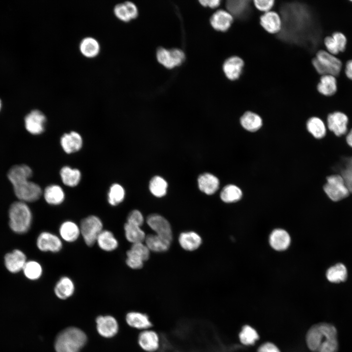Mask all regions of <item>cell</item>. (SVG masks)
<instances>
[{"label": "cell", "instance_id": "681fc988", "mask_svg": "<svg viewBox=\"0 0 352 352\" xmlns=\"http://www.w3.org/2000/svg\"><path fill=\"white\" fill-rule=\"evenodd\" d=\"M331 36L334 40L339 52L344 51L347 44V38L341 32H336Z\"/></svg>", "mask_w": 352, "mask_h": 352}, {"label": "cell", "instance_id": "ac0fdd59", "mask_svg": "<svg viewBox=\"0 0 352 352\" xmlns=\"http://www.w3.org/2000/svg\"><path fill=\"white\" fill-rule=\"evenodd\" d=\"M59 237L67 242H75L81 235L79 225L71 220L62 222L59 229Z\"/></svg>", "mask_w": 352, "mask_h": 352}, {"label": "cell", "instance_id": "9f6ffc18", "mask_svg": "<svg viewBox=\"0 0 352 352\" xmlns=\"http://www.w3.org/2000/svg\"><path fill=\"white\" fill-rule=\"evenodd\" d=\"M346 140L348 145L352 148V129L346 134Z\"/></svg>", "mask_w": 352, "mask_h": 352}, {"label": "cell", "instance_id": "7dc6e473", "mask_svg": "<svg viewBox=\"0 0 352 352\" xmlns=\"http://www.w3.org/2000/svg\"><path fill=\"white\" fill-rule=\"evenodd\" d=\"M127 222L132 225L141 227L144 222V218L142 214L137 210L132 211L127 217Z\"/></svg>", "mask_w": 352, "mask_h": 352}, {"label": "cell", "instance_id": "60d3db41", "mask_svg": "<svg viewBox=\"0 0 352 352\" xmlns=\"http://www.w3.org/2000/svg\"><path fill=\"white\" fill-rule=\"evenodd\" d=\"M22 270L26 277L31 280L39 279L43 273L41 265L35 261L26 262Z\"/></svg>", "mask_w": 352, "mask_h": 352}, {"label": "cell", "instance_id": "8d00e7d4", "mask_svg": "<svg viewBox=\"0 0 352 352\" xmlns=\"http://www.w3.org/2000/svg\"><path fill=\"white\" fill-rule=\"evenodd\" d=\"M242 190L233 184L225 186L220 194L221 199L226 203H232L239 200L242 197Z\"/></svg>", "mask_w": 352, "mask_h": 352}, {"label": "cell", "instance_id": "603a6c76", "mask_svg": "<svg viewBox=\"0 0 352 352\" xmlns=\"http://www.w3.org/2000/svg\"><path fill=\"white\" fill-rule=\"evenodd\" d=\"M138 343L144 351L154 352L159 347V338L155 332L153 330H145L139 335Z\"/></svg>", "mask_w": 352, "mask_h": 352}, {"label": "cell", "instance_id": "816d5d0a", "mask_svg": "<svg viewBox=\"0 0 352 352\" xmlns=\"http://www.w3.org/2000/svg\"><path fill=\"white\" fill-rule=\"evenodd\" d=\"M257 352H280L279 349L271 343H265L262 345Z\"/></svg>", "mask_w": 352, "mask_h": 352}, {"label": "cell", "instance_id": "7a4b0ae2", "mask_svg": "<svg viewBox=\"0 0 352 352\" xmlns=\"http://www.w3.org/2000/svg\"><path fill=\"white\" fill-rule=\"evenodd\" d=\"M87 341V335L82 330L70 327L63 330L57 336L54 348L56 352H80Z\"/></svg>", "mask_w": 352, "mask_h": 352}, {"label": "cell", "instance_id": "c3c4849f", "mask_svg": "<svg viewBox=\"0 0 352 352\" xmlns=\"http://www.w3.org/2000/svg\"><path fill=\"white\" fill-rule=\"evenodd\" d=\"M273 0H255L254 5L256 9L264 13L270 11L274 5Z\"/></svg>", "mask_w": 352, "mask_h": 352}, {"label": "cell", "instance_id": "30bf717a", "mask_svg": "<svg viewBox=\"0 0 352 352\" xmlns=\"http://www.w3.org/2000/svg\"><path fill=\"white\" fill-rule=\"evenodd\" d=\"M348 116L340 111L330 113L327 117L326 128L338 137L346 134L348 132Z\"/></svg>", "mask_w": 352, "mask_h": 352}, {"label": "cell", "instance_id": "9c48e42d", "mask_svg": "<svg viewBox=\"0 0 352 352\" xmlns=\"http://www.w3.org/2000/svg\"><path fill=\"white\" fill-rule=\"evenodd\" d=\"M36 245L41 251L57 253L62 249L63 242L59 236L51 232L44 231L39 235Z\"/></svg>", "mask_w": 352, "mask_h": 352}, {"label": "cell", "instance_id": "83f0119b", "mask_svg": "<svg viewBox=\"0 0 352 352\" xmlns=\"http://www.w3.org/2000/svg\"><path fill=\"white\" fill-rule=\"evenodd\" d=\"M318 91L327 97L333 95L337 91V81L335 76L327 74L322 75L317 86Z\"/></svg>", "mask_w": 352, "mask_h": 352}, {"label": "cell", "instance_id": "3957f363", "mask_svg": "<svg viewBox=\"0 0 352 352\" xmlns=\"http://www.w3.org/2000/svg\"><path fill=\"white\" fill-rule=\"evenodd\" d=\"M9 226L18 234L27 232L31 227L32 214L25 202L19 201L13 203L9 210Z\"/></svg>", "mask_w": 352, "mask_h": 352}, {"label": "cell", "instance_id": "4316f807", "mask_svg": "<svg viewBox=\"0 0 352 352\" xmlns=\"http://www.w3.org/2000/svg\"><path fill=\"white\" fill-rule=\"evenodd\" d=\"M96 243L102 250L111 252L118 246V242L114 234L110 230H103L98 236Z\"/></svg>", "mask_w": 352, "mask_h": 352}, {"label": "cell", "instance_id": "f907efd6", "mask_svg": "<svg viewBox=\"0 0 352 352\" xmlns=\"http://www.w3.org/2000/svg\"><path fill=\"white\" fill-rule=\"evenodd\" d=\"M324 44L330 53L336 55L339 52L337 45L332 36L326 37L324 39Z\"/></svg>", "mask_w": 352, "mask_h": 352}, {"label": "cell", "instance_id": "836d02e7", "mask_svg": "<svg viewBox=\"0 0 352 352\" xmlns=\"http://www.w3.org/2000/svg\"><path fill=\"white\" fill-rule=\"evenodd\" d=\"M240 122L242 127L249 132H255L262 126L261 117L256 113L246 111L241 117Z\"/></svg>", "mask_w": 352, "mask_h": 352}, {"label": "cell", "instance_id": "5b68a950", "mask_svg": "<svg viewBox=\"0 0 352 352\" xmlns=\"http://www.w3.org/2000/svg\"><path fill=\"white\" fill-rule=\"evenodd\" d=\"M326 181L323 187V191L332 202H340L350 195L341 175L337 174L330 176L327 177Z\"/></svg>", "mask_w": 352, "mask_h": 352}, {"label": "cell", "instance_id": "484cf974", "mask_svg": "<svg viewBox=\"0 0 352 352\" xmlns=\"http://www.w3.org/2000/svg\"><path fill=\"white\" fill-rule=\"evenodd\" d=\"M126 321L129 326L137 329H148L152 326L147 314L137 311L128 312L126 316Z\"/></svg>", "mask_w": 352, "mask_h": 352}, {"label": "cell", "instance_id": "cb8c5ba5", "mask_svg": "<svg viewBox=\"0 0 352 352\" xmlns=\"http://www.w3.org/2000/svg\"><path fill=\"white\" fill-rule=\"evenodd\" d=\"M55 295L60 299L65 300L70 297L75 291V285L71 278L62 277L56 283L54 289Z\"/></svg>", "mask_w": 352, "mask_h": 352}, {"label": "cell", "instance_id": "f1b7e54d", "mask_svg": "<svg viewBox=\"0 0 352 352\" xmlns=\"http://www.w3.org/2000/svg\"><path fill=\"white\" fill-rule=\"evenodd\" d=\"M44 197L48 204L58 205L64 201L65 195L61 187L53 184L45 188L44 192Z\"/></svg>", "mask_w": 352, "mask_h": 352}, {"label": "cell", "instance_id": "5bb4252c", "mask_svg": "<svg viewBox=\"0 0 352 352\" xmlns=\"http://www.w3.org/2000/svg\"><path fill=\"white\" fill-rule=\"evenodd\" d=\"M244 67L243 60L239 56H233L225 60L222 65V69L228 79L235 81L242 75Z\"/></svg>", "mask_w": 352, "mask_h": 352}, {"label": "cell", "instance_id": "ab89813d", "mask_svg": "<svg viewBox=\"0 0 352 352\" xmlns=\"http://www.w3.org/2000/svg\"><path fill=\"white\" fill-rule=\"evenodd\" d=\"M125 191L120 184L115 183L110 188L108 193V201L111 206H117L124 199Z\"/></svg>", "mask_w": 352, "mask_h": 352}, {"label": "cell", "instance_id": "f546056e", "mask_svg": "<svg viewBox=\"0 0 352 352\" xmlns=\"http://www.w3.org/2000/svg\"><path fill=\"white\" fill-rule=\"evenodd\" d=\"M178 241L185 250L193 251L199 247L201 243L200 237L194 232H183L180 234Z\"/></svg>", "mask_w": 352, "mask_h": 352}, {"label": "cell", "instance_id": "7bdbcfd3", "mask_svg": "<svg viewBox=\"0 0 352 352\" xmlns=\"http://www.w3.org/2000/svg\"><path fill=\"white\" fill-rule=\"evenodd\" d=\"M239 338L243 344L251 345L259 339V335L253 328L248 325H245L239 334Z\"/></svg>", "mask_w": 352, "mask_h": 352}, {"label": "cell", "instance_id": "d590c367", "mask_svg": "<svg viewBox=\"0 0 352 352\" xmlns=\"http://www.w3.org/2000/svg\"><path fill=\"white\" fill-rule=\"evenodd\" d=\"M124 229L126 239L132 244L142 242L145 240V233L140 227L126 222L124 224Z\"/></svg>", "mask_w": 352, "mask_h": 352}, {"label": "cell", "instance_id": "ffe728a7", "mask_svg": "<svg viewBox=\"0 0 352 352\" xmlns=\"http://www.w3.org/2000/svg\"><path fill=\"white\" fill-rule=\"evenodd\" d=\"M198 185L199 189L208 195L214 194L218 189L220 181L218 177L214 175L205 173L199 176L198 178Z\"/></svg>", "mask_w": 352, "mask_h": 352}, {"label": "cell", "instance_id": "bcb514c9", "mask_svg": "<svg viewBox=\"0 0 352 352\" xmlns=\"http://www.w3.org/2000/svg\"><path fill=\"white\" fill-rule=\"evenodd\" d=\"M131 249L139 255L143 261L147 260L149 258L150 250L142 242L132 244Z\"/></svg>", "mask_w": 352, "mask_h": 352}, {"label": "cell", "instance_id": "db71d44e", "mask_svg": "<svg viewBox=\"0 0 352 352\" xmlns=\"http://www.w3.org/2000/svg\"><path fill=\"white\" fill-rule=\"evenodd\" d=\"M199 2L203 6H208L211 8H217L220 4V0H200Z\"/></svg>", "mask_w": 352, "mask_h": 352}, {"label": "cell", "instance_id": "d6986e66", "mask_svg": "<svg viewBox=\"0 0 352 352\" xmlns=\"http://www.w3.org/2000/svg\"><path fill=\"white\" fill-rule=\"evenodd\" d=\"M61 145L64 151L67 154L78 151L82 146L81 136L77 132H71L64 134L60 140Z\"/></svg>", "mask_w": 352, "mask_h": 352}, {"label": "cell", "instance_id": "f5cc1de1", "mask_svg": "<svg viewBox=\"0 0 352 352\" xmlns=\"http://www.w3.org/2000/svg\"><path fill=\"white\" fill-rule=\"evenodd\" d=\"M132 19H135L138 15V10L136 6L133 2L127 1L124 2Z\"/></svg>", "mask_w": 352, "mask_h": 352}, {"label": "cell", "instance_id": "11a10c76", "mask_svg": "<svg viewBox=\"0 0 352 352\" xmlns=\"http://www.w3.org/2000/svg\"><path fill=\"white\" fill-rule=\"evenodd\" d=\"M345 74L349 79L352 80V60H349L346 65Z\"/></svg>", "mask_w": 352, "mask_h": 352}, {"label": "cell", "instance_id": "6da1fadb", "mask_svg": "<svg viewBox=\"0 0 352 352\" xmlns=\"http://www.w3.org/2000/svg\"><path fill=\"white\" fill-rule=\"evenodd\" d=\"M306 343L313 352H337V330L332 324L320 323L313 325L306 334Z\"/></svg>", "mask_w": 352, "mask_h": 352}, {"label": "cell", "instance_id": "8fae6325", "mask_svg": "<svg viewBox=\"0 0 352 352\" xmlns=\"http://www.w3.org/2000/svg\"><path fill=\"white\" fill-rule=\"evenodd\" d=\"M147 223L156 234L171 242L172 231L168 220L158 214H152L147 218Z\"/></svg>", "mask_w": 352, "mask_h": 352}, {"label": "cell", "instance_id": "2e32d148", "mask_svg": "<svg viewBox=\"0 0 352 352\" xmlns=\"http://www.w3.org/2000/svg\"><path fill=\"white\" fill-rule=\"evenodd\" d=\"M233 17L227 11L220 9L216 11L210 21L213 28L218 31L225 32L231 26Z\"/></svg>", "mask_w": 352, "mask_h": 352}, {"label": "cell", "instance_id": "e0dca14e", "mask_svg": "<svg viewBox=\"0 0 352 352\" xmlns=\"http://www.w3.org/2000/svg\"><path fill=\"white\" fill-rule=\"evenodd\" d=\"M26 262L25 254L18 249L6 254L4 257L5 265L11 273H17L22 270Z\"/></svg>", "mask_w": 352, "mask_h": 352}, {"label": "cell", "instance_id": "d6a6232c", "mask_svg": "<svg viewBox=\"0 0 352 352\" xmlns=\"http://www.w3.org/2000/svg\"><path fill=\"white\" fill-rule=\"evenodd\" d=\"M79 49L83 55L88 58H93L100 51V44L94 38L87 37L81 41Z\"/></svg>", "mask_w": 352, "mask_h": 352}, {"label": "cell", "instance_id": "b9f144b4", "mask_svg": "<svg viewBox=\"0 0 352 352\" xmlns=\"http://www.w3.org/2000/svg\"><path fill=\"white\" fill-rule=\"evenodd\" d=\"M250 1L249 0H227L226 2V7L232 16L239 17L241 16L249 7Z\"/></svg>", "mask_w": 352, "mask_h": 352}, {"label": "cell", "instance_id": "ba28073f", "mask_svg": "<svg viewBox=\"0 0 352 352\" xmlns=\"http://www.w3.org/2000/svg\"><path fill=\"white\" fill-rule=\"evenodd\" d=\"M156 58L160 64L169 69L180 66L185 58L184 52L179 49H167L161 47L157 50Z\"/></svg>", "mask_w": 352, "mask_h": 352}, {"label": "cell", "instance_id": "7402d4cb", "mask_svg": "<svg viewBox=\"0 0 352 352\" xmlns=\"http://www.w3.org/2000/svg\"><path fill=\"white\" fill-rule=\"evenodd\" d=\"M327 280L332 284L345 282L348 278V270L343 263H336L328 268L326 272Z\"/></svg>", "mask_w": 352, "mask_h": 352}, {"label": "cell", "instance_id": "9a60e30c", "mask_svg": "<svg viewBox=\"0 0 352 352\" xmlns=\"http://www.w3.org/2000/svg\"><path fill=\"white\" fill-rule=\"evenodd\" d=\"M260 24L265 31L271 34L281 32L282 28L281 18L277 12L273 11L262 15L260 17Z\"/></svg>", "mask_w": 352, "mask_h": 352}, {"label": "cell", "instance_id": "52a82bcc", "mask_svg": "<svg viewBox=\"0 0 352 352\" xmlns=\"http://www.w3.org/2000/svg\"><path fill=\"white\" fill-rule=\"evenodd\" d=\"M13 186L16 197L20 201L24 202L35 201L42 195V190L39 185L29 180Z\"/></svg>", "mask_w": 352, "mask_h": 352}, {"label": "cell", "instance_id": "4dcf8cb0", "mask_svg": "<svg viewBox=\"0 0 352 352\" xmlns=\"http://www.w3.org/2000/svg\"><path fill=\"white\" fill-rule=\"evenodd\" d=\"M307 129L315 139H321L326 136V126L323 120L318 117L312 116L309 118L307 122Z\"/></svg>", "mask_w": 352, "mask_h": 352}, {"label": "cell", "instance_id": "74e56055", "mask_svg": "<svg viewBox=\"0 0 352 352\" xmlns=\"http://www.w3.org/2000/svg\"><path fill=\"white\" fill-rule=\"evenodd\" d=\"M149 187L151 193L154 196L161 198L167 193L168 183L162 177L155 176L150 181Z\"/></svg>", "mask_w": 352, "mask_h": 352}, {"label": "cell", "instance_id": "6f0895ef", "mask_svg": "<svg viewBox=\"0 0 352 352\" xmlns=\"http://www.w3.org/2000/svg\"><path fill=\"white\" fill-rule=\"evenodd\" d=\"M1 106H2L1 101V100L0 99V110L1 108Z\"/></svg>", "mask_w": 352, "mask_h": 352}, {"label": "cell", "instance_id": "1f68e13d", "mask_svg": "<svg viewBox=\"0 0 352 352\" xmlns=\"http://www.w3.org/2000/svg\"><path fill=\"white\" fill-rule=\"evenodd\" d=\"M146 245L150 250L154 252H164L167 250L171 242L156 234H149L146 236Z\"/></svg>", "mask_w": 352, "mask_h": 352}, {"label": "cell", "instance_id": "7c38bea8", "mask_svg": "<svg viewBox=\"0 0 352 352\" xmlns=\"http://www.w3.org/2000/svg\"><path fill=\"white\" fill-rule=\"evenodd\" d=\"M46 117L38 110H34L28 113L24 118V125L26 130L31 134L38 135L44 130Z\"/></svg>", "mask_w": 352, "mask_h": 352}, {"label": "cell", "instance_id": "4fadbf2b", "mask_svg": "<svg viewBox=\"0 0 352 352\" xmlns=\"http://www.w3.org/2000/svg\"><path fill=\"white\" fill-rule=\"evenodd\" d=\"M98 333L105 338H111L118 332L119 326L116 319L110 315H100L96 319Z\"/></svg>", "mask_w": 352, "mask_h": 352}, {"label": "cell", "instance_id": "44dd1931", "mask_svg": "<svg viewBox=\"0 0 352 352\" xmlns=\"http://www.w3.org/2000/svg\"><path fill=\"white\" fill-rule=\"evenodd\" d=\"M269 243L271 246L277 251L286 249L290 245V237L285 230L276 229L269 236Z\"/></svg>", "mask_w": 352, "mask_h": 352}, {"label": "cell", "instance_id": "d4e9b609", "mask_svg": "<svg viewBox=\"0 0 352 352\" xmlns=\"http://www.w3.org/2000/svg\"><path fill=\"white\" fill-rule=\"evenodd\" d=\"M32 175L31 169L25 164L13 166L8 172V178L13 185L29 180Z\"/></svg>", "mask_w": 352, "mask_h": 352}, {"label": "cell", "instance_id": "ee69618b", "mask_svg": "<svg viewBox=\"0 0 352 352\" xmlns=\"http://www.w3.org/2000/svg\"><path fill=\"white\" fill-rule=\"evenodd\" d=\"M126 263L132 269H140L143 267V260L141 257L131 249L127 251Z\"/></svg>", "mask_w": 352, "mask_h": 352}, {"label": "cell", "instance_id": "f35d334b", "mask_svg": "<svg viewBox=\"0 0 352 352\" xmlns=\"http://www.w3.org/2000/svg\"><path fill=\"white\" fill-rule=\"evenodd\" d=\"M342 164L339 175L343 177L350 193L352 194V156L343 157Z\"/></svg>", "mask_w": 352, "mask_h": 352}, {"label": "cell", "instance_id": "f6af8a7d", "mask_svg": "<svg viewBox=\"0 0 352 352\" xmlns=\"http://www.w3.org/2000/svg\"><path fill=\"white\" fill-rule=\"evenodd\" d=\"M113 11L115 15L120 20L127 22L132 20L129 11L124 3L116 4Z\"/></svg>", "mask_w": 352, "mask_h": 352}, {"label": "cell", "instance_id": "e575fe53", "mask_svg": "<svg viewBox=\"0 0 352 352\" xmlns=\"http://www.w3.org/2000/svg\"><path fill=\"white\" fill-rule=\"evenodd\" d=\"M60 174L63 182L67 186L74 187L77 185L81 179L80 171L68 166L63 167Z\"/></svg>", "mask_w": 352, "mask_h": 352}, {"label": "cell", "instance_id": "277c9868", "mask_svg": "<svg viewBox=\"0 0 352 352\" xmlns=\"http://www.w3.org/2000/svg\"><path fill=\"white\" fill-rule=\"evenodd\" d=\"M311 63L315 70L322 75L330 74L336 76L339 74L342 67V63L339 59L324 50L317 52Z\"/></svg>", "mask_w": 352, "mask_h": 352}, {"label": "cell", "instance_id": "8992f818", "mask_svg": "<svg viewBox=\"0 0 352 352\" xmlns=\"http://www.w3.org/2000/svg\"><path fill=\"white\" fill-rule=\"evenodd\" d=\"M79 227L81 235L88 246H92L96 243L98 236L103 230L102 221L95 215H90L83 219Z\"/></svg>", "mask_w": 352, "mask_h": 352}]
</instances>
